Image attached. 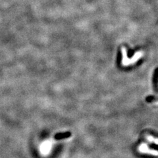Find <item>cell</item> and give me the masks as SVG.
<instances>
[{
	"label": "cell",
	"mask_w": 158,
	"mask_h": 158,
	"mask_svg": "<svg viewBox=\"0 0 158 158\" xmlns=\"http://www.w3.org/2000/svg\"><path fill=\"white\" fill-rule=\"evenodd\" d=\"M139 151L141 152L146 153H149V154L153 155H158V151L156 150H152L150 149L147 147L146 144H142L139 146Z\"/></svg>",
	"instance_id": "obj_1"
},
{
	"label": "cell",
	"mask_w": 158,
	"mask_h": 158,
	"mask_svg": "<svg viewBox=\"0 0 158 158\" xmlns=\"http://www.w3.org/2000/svg\"><path fill=\"white\" fill-rule=\"evenodd\" d=\"M71 136V133L70 132H64V133H58L56 134L55 135L54 138L56 140H62V139H65V138H67L69 137H70Z\"/></svg>",
	"instance_id": "obj_2"
},
{
	"label": "cell",
	"mask_w": 158,
	"mask_h": 158,
	"mask_svg": "<svg viewBox=\"0 0 158 158\" xmlns=\"http://www.w3.org/2000/svg\"><path fill=\"white\" fill-rule=\"evenodd\" d=\"M147 140H148L149 142H153V143H155V144H158V139L153 138V136H147Z\"/></svg>",
	"instance_id": "obj_3"
}]
</instances>
